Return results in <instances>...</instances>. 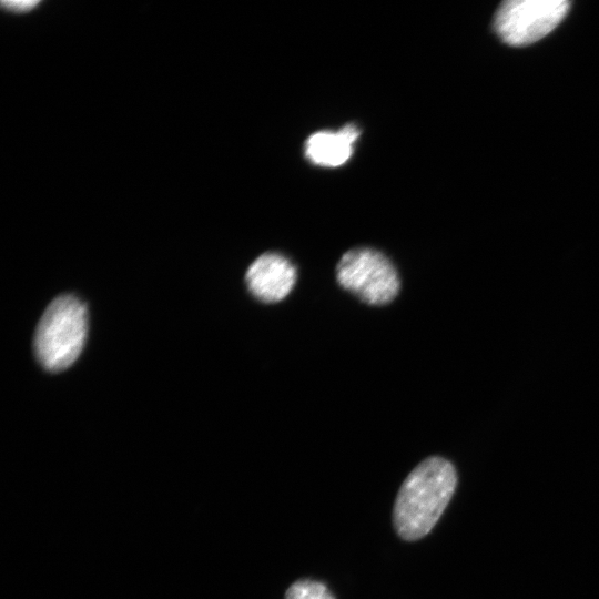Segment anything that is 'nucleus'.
Returning <instances> with one entry per match:
<instances>
[{
  "instance_id": "1",
  "label": "nucleus",
  "mask_w": 599,
  "mask_h": 599,
  "mask_svg": "<svg viewBox=\"0 0 599 599\" xmlns=\"http://www.w3.org/2000/svg\"><path fill=\"white\" fill-rule=\"evenodd\" d=\"M457 484L453 464L439 456L420 461L402 484L393 509L397 535L407 541L426 536L449 504Z\"/></svg>"
},
{
  "instance_id": "2",
  "label": "nucleus",
  "mask_w": 599,
  "mask_h": 599,
  "mask_svg": "<svg viewBox=\"0 0 599 599\" xmlns=\"http://www.w3.org/2000/svg\"><path fill=\"white\" fill-rule=\"evenodd\" d=\"M88 313L82 301L73 295L54 300L44 311L34 336L39 362L49 370L70 366L85 342Z\"/></svg>"
},
{
  "instance_id": "3",
  "label": "nucleus",
  "mask_w": 599,
  "mask_h": 599,
  "mask_svg": "<svg viewBox=\"0 0 599 599\" xmlns=\"http://www.w3.org/2000/svg\"><path fill=\"white\" fill-rule=\"evenodd\" d=\"M336 278L345 291L369 305L392 302L400 288L394 264L370 247H356L344 253L336 266Z\"/></svg>"
},
{
  "instance_id": "4",
  "label": "nucleus",
  "mask_w": 599,
  "mask_h": 599,
  "mask_svg": "<svg viewBox=\"0 0 599 599\" xmlns=\"http://www.w3.org/2000/svg\"><path fill=\"white\" fill-rule=\"evenodd\" d=\"M566 0H509L494 17V30L512 47L531 44L552 31L569 11Z\"/></svg>"
},
{
  "instance_id": "5",
  "label": "nucleus",
  "mask_w": 599,
  "mask_h": 599,
  "mask_svg": "<svg viewBox=\"0 0 599 599\" xmlns=\"http://www.w3.org/2000/svg\"><path fill=\"white\" fill-rule=\"evenodd\" d=\"M296 278L295 265L277 252H266L256 257L245 274L248 291L264 303L284 300L292 292Z\"/></svg>"
},
{
  "instance_id": "6",
  "label": "nucleus",
  "mask_w": 599,
  "mask_h": 599,
  "mask_svg": "<svg viewBox=\"0 0 599 599\" xmlns=\"http://www.w3.org/2000/svg\"><path fill=\"white\" fill-rule=\"evenodd\" d=\"M359 135L361 130L354 123L345 124L337 131H317L304 143L305 156L318 166H341L353 155L354 145Z\"/></svg>"
},
{
  "instance_id": "7",
  "label": "nucleus",
  "mask_w": 599,
  "mask_h": 599,
  "mask_svg": "<svg viewBox=\"0 0 599 599\" xmlns=\"http://www.w3.org/2000/svg\"><path fill=\"white\" fill-rule=\"evenodd\" d=\"M285 599H335V597L324 583L301 579L287 588Z\"/></svg>"
},
{
  "instance_id": "8",
  "label": "nucleus",
  "mask_w": 599,
  "mask_h": 599,
  "mask_svg": "<svg viewBox=\"0 0 599 599\" xmlns=\"http://www.w3.org/2000/svg\"><path fill=\"white\" fill-rule=\"evenodd\" d=\"M38 4H39V1H33V0H27V1L8 0V1L2 2V7L4 9H7L9 11H13V12H26V11H29V10L33 9Z\"/></svg>"
}]
</instances>
